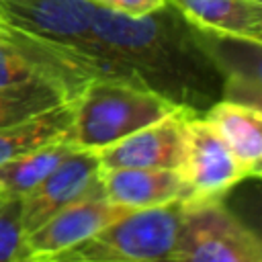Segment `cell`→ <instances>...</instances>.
<instances>
[{
  "mask_svg": "<svg viewBox=\"0 0 262 262\" xmlns=\"http://www.w3.org/2000/svg\"><path fill=\"white\" fill-rule=\"evenodd\" d=\"M92 33L113 61L174 106L203 115L223 98L225 74L209 33L190 25L170 2L145 16L94 4Z\"/></svg>",
  "mask_w": 262,
  "mask_h": 262,
  "instance_id": "6da1fadb",
  "label": "cell"
},
{
  "mask_svg": "<svg viewBox=\"0 0 262 262\" xmlns=\"http://www.w3.org/2000/svg\"><path fill=\"white\" fill-rule=\"evenodd\" d=\"M176 108L147 88L115 80H90L76 98L74 123L66 141L78 149L96 151Z\"/></svg>",
  "mask_w": 262,
  "mask_h": 262,
  "instance_id": "7a4b0ae2",
  "label": "cell"
},
{
  "mask_svg": "<svg viewBox=\"0 0 262 262\" xmlns=\"http://www.w3.org/2000/svg\"><path fill=\"white\" fill-rule=\"evenodd\" d=\"M182 213V199L160 207L131 209L45 262H168Z\"/></svg>",
  "mask_w": 262,
  "mask_h": 262,
  "instance_id": "3957f363",
  "label": "cell"
},
{
  "mask_svg": "<svg viewBox=\"0 0 262 262\" xmlns=\"http://www.w3.org/2000/svg\"><path fill=\"white\" fill-rule=\"evenodd\" d=\"M90 0H0V20L27 35L80 55L98 76L143 88L137 78L113 61L92 33Z\"/></svg>",
  "mask_w": 262,
  "mask_h": 262,
  "instance_id": "277c9868",
  "label": "cell"
},
{
  "mask_svg": "<svg viewBox=\"0 0 262 262\" xmlns=\"http://www.w3.org/2000/svg\"><path fill=\"white\" fill-rule=\"evenodd\" d=\"M182 203V223L168 262H262L258 233L225 205V199Z\"/></svg>",
  "mask_w": 262,
  "mask_h": 262,
  "instance_id": "5b68a950",
  "label": "cell"
},
{
  "mask_svg": "<svg viewBox=\"0 0 262 262\" xmlns=\"http://www.w3.org/2000/svg\"><path fill=\"white\" fill-rule=\"evenodd\" d=\"M176 172L188 190L182 201L225 199L235 184L248 178L225 141L203 115L186 119L184 154Z\"/></svg>",
  "mask_w": 262,
  "mask_h": 262,
  "instance_id": "8992f818",
  "label": "cell"
},
{
  "mask_svg": "<svg viewBox=\"0 0 262 262\" xmlns=\"http://www.w3.org/2000/svg\"><path fill=\"white\" fill-rule=\"evenodd\" d=\"M100 172L96 151L76 147L39 186L20 199L25 235L74 203L104 199Z\"/></svg>",
  "mask_w": 262,
  "mask_h": 262,
  "instance_id": "52a82bcc",
  "label": "cell"
},
{
  "mask_svg": "<svg viewBox=\"0 0 262 262\" xmlns=\"http://www.w3.org/2000/svg\"><path fill=\"white\" fill-rule=\"evenodd\" d=\"M194 113L176 108L119 141L96 149L100 168H166L178 170L184 154V125Z\"/></svg>",
  "mask_w": 262,
  "mask_h": 262,
  "instance_id": "ba28073f",
  "label": "cell"
},
{
  "mask_svg": "<svg viewBox=\"0 0 262 262\" xmlns=\"http://www.w3.org/2000/svg\"><path fill=\"white\" fill-rule=\"evenodd\" d=\"M127 211L131 209L113 205L106 199H86L74 203L25 235L29 260L45 262L51 256L90 237L94 231L119 219Z\"/></svg>",
  "mask_w": 262,
  "mask_h": 262,
  "instance_id": "9c48e42d",
  "label": "cell"
},
{
  "mask_svg": "<svg viewBox=\"0 0 262 262\" xmlns=\"http://www.w3.org/2000/svg\"><path fill=\"white\" fill-rule=\"evenodd\" d=\"M104 199L127 209H149L186 199V184L166 168H102Z\"/></svg>",
  "mask_w": 262,
  "mask_h": 262,
  "instance_id": "30bf717a",
  "label": "cell"
},
{
  "mask_svg": "<svg viewBox=\"0 0 262 262\" xmlns=\"http://www.w3.org/2000/svg\"><path fill=\"white\" fill-rule=\"evenodd\" d=\"M203 117L215 127L248 178H258L262 172V113L256 106L217 100Z\"/></svg>",
  "mask_w": 262,
  "mask_h": 262,
  "instance_id": "8fae6325",
  "label": "cell"
},
{
  "mask_svg": "<svg viewBox=\"0 0 262 262\" xmlns=\"http://www.w3.org/2000/svg\"><path fill=\"white\" fill-rule=\"evenodd\" d=\"M205 33L262 41V0H168Z\"/></svg>",
  "mask_w": 262,
  "mask_h": 262,
  "instance_id": "7c38bea8",
  "label": "cell"
},
{
  "mask_svg": "<svg viewBox=\"0 0 262 262\" xmlns=\"http://www.w3.org/2000/svg\"><path fill=\"white\" fill-rule=\"evenodd\" d=\"M76 100H66L53 108L0 129V166L23 158L43 145L68 137L74 123Z\"/></svg>",
  "mask_w": 262,
  "mask_h": 262,
  "instance_id": "4fadbf2b",
  "label": "cell"
},
{
  "mask_svg": "<svg viewBox=\"0 0 262 262\" xmlns=\"http://www.w3.org/2000/svg\"><path fill=\"white\" fill-rule=\"evenodd\" d=\"M76 147L66 139L43 145L23 158L0 166V194L23 199L35 186H39Z\"/></svg>",
  "mask_w": 262,
  "mask_h": 262,
  "instance_id": "5bb4252c",
  "label": "cell"
},
{
  "mask_svg": "<svg viewBox=\"0 0 262 262\" xmlns=\"http://www.w3.org/2000/svg\"><path fill=\"white\" fill-rule=\"evenodd\" d=\"M66 100H76L57 82L33 80L14 86H0V129L53 108Z\"/></svg>",
  "mask_w": 262,
  "mask_h": 262,
  "instance_id": "9a60e30c",
  "label": "cell"
},
{
  "mask_svg": "<svg viewBox=\"0 0 262 262\" xmlns=\"http://www.w3.org/2000/svg\"><path fill=\"white\" fill-rule=\"evenodd\" d=\"M0 262H31L25 244L23 201L18 196L0 194Z\"/></svg>",
  "mask_w": 262,
  "mask_h": 262,
  "instance_id": "2e32d148",
  "label": "cell"
},
{
  "mask_svg": "<svg viewBox=\"0 0 262 262\" xmlns=\"http://www.w3.org/2000/svg\"><path fill=\"white\" fill-rule=\"evenodd\" d=\"M90 2L125 16H145L168 4V0H90Z\"/></svg>",
  "mask_w": 262,
  "mask_h": 262,
  "instance_id": "e0dca14e",
  "label": "cell"
},
{
  "mask_svg": "<svg viewBox=\"0 0 262 262\" xmlns=\"http://www.w3.org/2000/svg\"><path fill=\"white\" fill-rule=\"evenodd\" d=\"M0 23H2V20H0Z\"/></svg>",
  "mask_w": 262,
  "mask_h": 262,
  "instance_id": "ac0fdd59",
  "label": "cell"
}]
</instances>
